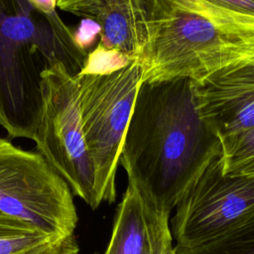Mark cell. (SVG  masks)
I'll list each match as a JSON object with an SVG mask.
<instances>
[{
	"mask_svg": "<svg viewBox=\"0 0 254 254\" xmlns=\"http://www.w3.org/2000/svg\"><path fill=\"white\" fill-rule=\"evenodd\" d=\"M221 156V142L196 107L192 80L141 83L119 164L128 185L158 211L171 214L205 168Z\"/></svg>",
	"mask_w": 254,
	"mask_h": 254,
	"instance_id": "obj_1",
	"label": "cell"
},
{
	"mask_svg": "<svg viewBox=\"0 0 254 254\" xmlns=\"http://www.w3.org/2000/svg\"><path fill=\"white\" fill-rule=\"evenodd\" d=\"M147 42L142 83L254 65V15L213 0H142Z\"/></svg>",
	"mask_w": 254,
	"mask_h": 254,
	"instance_id": "obj_2",
	"label": "cell"
},
{
	"mask_svg": "<svg viewBox=\"0 0 254 254\" xmlns=\"http://www.w3.org/2000/svg\"><path fill=\"white\" fill-rule=\"evenodd\" d=\"M87 53L63 21L28 0H0V125L10 138L32 139L43 109V73L62 62L76 76Z\"/></svg>",
	"mask_w": 254,
	"mask_h": 254,
	"instance_id": "obj_3",
	"label": "cell"
},
{
	"mask_svg": "<svg viewBox=\"0 0 254 254\" xmlns=\"http://www.w3.org/2000/svg\"><path fill=\"white\" fill-rule=\"evenodd\" d=\"M143 67L134 60L108 74L76 75L82 131L95 172L99 204L116 198V172Z\"/></svg>",
	"mask_w": 254,
	"mask_h": 254,
	"instance_id": "obj_4",
	"label": "cell"
},
{
	"mask_svg": "<svg viewBox=\"0 0 254 254\" xmlns=\"http://www.w3.org/2000/svg\"><path fill=\"white\" fill-rule=\"evenodd\" d=\"M0 211L57 241L74 235L78 221L70 188L47 160L1 137Z\"/></svg>",
	"mask_w": 254,
	"mask_h": 254,
	"instance_id": "obj_5",
	"label": "cell"
},
{
	"mask_svg": "<svg viewBox=\"0 0 254 254\" xmlns=\"http://www.w3.org/2000/svg\"><path fill=\"white\" fill-rule=\"evenodd\" d=\"M42 87L43 109L33 138L37 151L66 182L72 194L94 209L99 202L82 131L77 78L59 62L43 73Z\"/></svg>",
	"mask_w": 254,
	"mask_h": 254,
	"instance_id": "obj_6",
	"label": "cell"
},
{
	"mask_svg": "<svg viewBox=\"0 0 254 254\" xmlns=\"http://www.w3.org/2000/svg\"><path fill=\"white\" fill-rule=\"evenodd\" d=\"M171 219L176 246L208 243L254 226V175H226L220 156L183 195Z\"/></svg>",
	"mask_w": 254,
	"mask_h": 254,
	"instance_id": "obj_7",
	"label": "cell"
},
{
	"mask_svg": "<svg viewBox=\"0 0 254 254\" xmlns=\"http://www.w3.org/2000/svg\"><path fill=\"white\" fill-rule=\"evenodd\" d=\"M197 110L218 138L254 128V65H242L192 81Z\"/></svg>",
	"mask_w": 254,
	"mask_h": 254,
	"instance_id": "obj_8",
	"label": "cell"
},
{
	"mask_svg": "<svg viewBox=\"0 0 254 254\" xmlns=\"http://www.w3.org/2000/svg\"><path fill=\"white\" fill-rule=\"evenodd\" d=\"M57 7L95 21L101 29L98 43L140 60L147 42L142 0H57Z\"/></svg>",
	"mask_w": 254,
	"mask_h": 254,
	"instance_id": "obj_9",
	"label": "cell"
},
{
	"mask_svg": "<svg viewBox=\"0 0 254 254\" xmlns=\"http://www.w3.org/2000/svg\"><path fill=\"white\" fill-rule=\"evenodd\" d=\"M163 214L169 213L153 208L128 185L116 209L111 237L103 254H140Z\"/></svg>",
	"mask_w": 254,
	"mask_h": 254,
	"instance_id": "obj_10",
	"label": "cell"
},
{
	"mask_svg": "<svg viewBox=\"0 0 254 254\" xmlns=\"http://www.w3.org/2000/svg\"><path fill=\"white\" fill-rule=\"evenodd\" d=\"M53 242L57 240L0 211V254H20Z\"/></svg>",
	"mask_w": 254,
	"mask_h": 254,
	"instance_id": "obj_11",
	"label": "cell"
},
{
	"mask_svg": "<svg viewBox=\"0 0 254 254\" xmlns=\"http://www.w3.org/2000/svg\"><path fill=\"white\" fill-rule=\"evenodd\" d=\"M220 164L226 175H254V128L222 136Z\"/></svg>",
	"mask_w": 254,
	"mask_h": 254,
	"instance_id": "obj_12",
	"label": "cell"
},
{
	"mask_svg": "<svg viewBox=\"0 0 254 254\" xmlns=\"http://www.w3.org/2000/svg\"><path fill=\"white\" fill-rule=\"evenodd\" d=\"M176 254H254V226L192 247L175 245Z\"/></svg>",
	"mask_w": 254,
	"mask_h": 254,
	"instance_id": "obj_13",
	"label": "cell"
},
{
	"mask_svg": "<svg viewBox=\"0 0 254 254\" xmlns=\"http://www.w3.org/2000/svg\"><path fill=\"white\" fill-rule=\"evenodd\" d=\"M134 60L125 53L108 49L100 43L87 53L83 67L77 75L82 74H108L128 65Z\"/></svg>",
	"mask_w": 254,
	"mask_h": 254,
	"instance_id": "obj_14",
	"label": "cell"
},
{
	"mask_svg": "<svg viewBox=\"0 0 254 254\" xmlns=\"http://www.w3.org/2000/svg\"><path fill=\"white\" fill-rule=\"evenodd\" d=\"M170 215L163 214L159 218L140 254H176L170 227Z\"/></svg>",
	"mask_w": 254,
	"mask_h": 254,
	"instance_id": "obj_15",
	"label": "cell"
},
{
	"mask_svg": "<svg viewBox=\"0 0 254 254\" xmlns=\"http://www.w3.org/2000/svg\"><path fill=\"white\" fill-rule=\"evenodd\" d=\"M100 32L101 29L95 21L82 18L77 29L73 31V39L80 50L88 53L87 50L100 37Z\"/></svg>",
	"mask_w": 254,
	"mask_h": 254,
	"instance_id": "obj_16",
	"label": "cell"
},
{
	"mask_svg": "<svg viewBox=\"0 0 254 254\" xmlns=\"http://www.w3.org/2000/svg\"><path fill=\"white\" fill-rule=\"evenodd\" d=\"M20 254H79V246L74 235L57 242L39 246Z\"/></svg>",
	"mask_w": 254,
	"mask_h": 254,
	"instance_id": "obj_17",
	"label": "cell"
},
{
	"mask_svg": "<svg viewBox=\"0 0 254 254\" xmlns=\"http://www.w3.org/2000/svg\"><path fill=\"white\" fill-rule=\"evenodd\" d=\"M32 6L55 22L63 21L57 13V0H28Z\"/></svg>",
	"mask_w": 254,
	"mask_h": 254,
	"instance_id": "obj_18",
	"label": "cell"
},
{
	"mask_svg": "<svg viewBox=\"0 0 254 254\" xmlns=\"http://www.w3.org/2000/svg\"><path fill=\"white\" fill-rule=\"evenodd\" d=\"M233 10L254 15V0H213Z\"/></svg>",
	"mask_w": 254,
	"mask_h": 254,
	"instance_id": "obj_19",
	"label": "cell"
},
{
	"mask_svg": "<svg viewBox=\"0 0 254 254\" xmlns=\"http://www.w3.org/2000/svg\"><path fill=\"white\" fill-rule=\"evenodd\" d=\"M94 254H99V253H94Z\"/></svg>",
	"mask_w": 254,
	"mask_h": 254,
	"instance_id": "obj_20",
	"label": "cell"
}]
</instances>
